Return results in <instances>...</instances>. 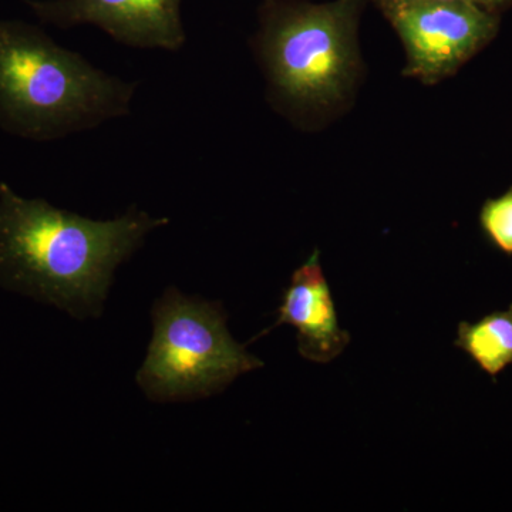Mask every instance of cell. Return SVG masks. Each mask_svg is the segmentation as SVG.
Segmentation results:
<instances>
[{
    "mask_svg": "<svg viewBox=\"0 0 512 512\" xmlns=\"http://www.w3.org/2000/svg\"><path fill=\"white\" fill-rule=\"evenodd\" d=\"M167 224L137 207L92 220L0 183V286L76 318L99 316L116 269Z\"/></svg>",
    "mask_w": 512,
    "mask_h": 512,
    "instance_id": "6da1fadb",
    "label": "cell"
},
{
    "mask_svg": "<svg viewBox=\"0 0 512 512\" xmlns=\"http://www.w3.org/2000/svg\"><path fill=\"white\" fill-rule=\"evenodd\" d=\"M127 82L23 20L0 19V130L55 141L130 114Z\"/></svg>",
    "mask_w": 512,
    "mask_h": 512,
    "instance_id": "7a4b0ae2",
    "label": "cell"
},
{
    "mask_svg": "<svg viewBox=\"0 0 512 512\" xmlns=\"http://www.w3.org/2000/svg\"><path fill=\"white\" fill-rule=\"evenodd\" d=\"M366 0H264L252 46L275 109L306 123L345 106L360 62V15Z\"/></svg>",
    "mask_w": 512,
    "mask_h": 512,
    "instance_id": "3957f363",
    "label": "cell"
},
{
    "mask_svg": "<svg viewBox=\"0 0 512 512\" xmlns=\"http://www.w3.org/2000/svg\"><path fill=\"white\" fill-rule=\"evenodd\" d=\"M153 322V339L136 380L156 402L211 396L264 366L232 338L220 303L171 288L154 306Z\"/></svg>",
    "mask_w": 512,
    "mask_h": 512,
    "instance_id": "277c9868",
    "label": "cell"
},
{
    "mask_svg": "<svg viewBox=\"0 0 512 512\" xmlns=\"http://www.w3.org/2000/svg\"><path fill=\"white\" fill-rule=\"evenodd\" d=\"M406 50L403 74L436 84L457 73L497 35L500 19L474 2L414 0L386 15Z\"/></svg>",
    "mask_w": 512,
    "mask_h": 512,
    "instance_id": "5b68a950",
    "label": "cell"
},
{
    "mask_svg": "<svg viewBox=\"0 0 512 512\" xmlns=\"http://www.w3.org/2000/svg\"><path fill=\"white\" fill-rule=\"evenodd\" d=\"M37 19L59 29L96 26L134 49L178 52L187 42L183 0H25Z\"/></svg>",
    "mask_w": 512,
    "mask_h": 512,
    "instance_id": "8992f818",
    "label": "cell"
},
{
    "mask_svg": "<svg viewBox=\"0 0 512 512\" xmlns=\"http://www.w3.org/2000/svg\"><path fill=\"white\" fill-rule=\"evenodd\" d=\"M281 325L296 329L299 355L311 362H332L349 345L350 335L348 330L340 328L338 311L320 265L318 249L293 272L282 296L278 319L262 335Z\"/></svg>",
    "mask_w": 512,
    "mask_h": 512,
    "instance_id": "52a82bcc",
    "label": "cell"
},
{
    "mask_svg": "<svg viewBox=\"0 0 512 512\" xmlns=\"http://www.w3.org/2000/svg\"><path fill=\"white\" fill-rule=\"evenodd\" d=\"M454 345L488 376L500 375L512 365V303L507 311L491 313L476 323L461 322Z\"/></svg>",
    "mask_w": 512,
    "mask_h": 512,
    "instance_id": "ba28073f",
    "label": "cell"
},
{
    "mask_svg": "<svg viewBox=\"0 0 512 512\" xmlns=\"http://www.w3.org/2000/svg\"><path fill=\"white\" fill-rule=\"evenodd\" d=\"M480 225L494 247L512 255V187L500 197L485 201Z\"/></svg>",
    "mask_w": 512,
    "mask_h": 512,
    "instance_id": "9c48e42d",
    "label": "cell"
},
{
    "mask_svg": "<svg viewBox=\"0 0 512 512\" xmlns=\"http://www.w3.org/2000/svg\"><path fill=\"white\" fill-rule=\"evenodd\" d=\"M478 6L491 13H498L501 9L511 5L512 0H476Z\"/></svg>",
    "mask_w": 512,
    "mask_h": 512,
    "instance_id": "30bf717a",
    "label": "cell"
},
{
    "mask_svg": "<svg viewBox=\"0 0 512 512\" xmlns=\"http://www.w3.org/2000/svg\"><path fill=\"white\" fill-rule=\"evenodd\" d=\"M377 6H379L380 10L386 15L390 10L399 8V6L404 5V3L410 2V0H373Z\"/></svg>",
    "mask_w": 512,
    "mask_h": 512,
    "instance_id": "8fae6325",
    "label": "cell"
},
{
    "mask_svg": "<svg viewBox=\"0 0 512 512\" xmlns=\"http://www.w3.org/2000/svg\"><path fill=\"white\" fill-rule=\"evenodd\" d=\"M410 2H414V0H410ZM440 2H474L476 3V0H440ZM409 3V2H407Z\"/></svg>",
    "mask_w": 512,
    "mask_h": 512,
    "instance_id": "7c38bea8",
    "label": "cell"
}]
</instances>
